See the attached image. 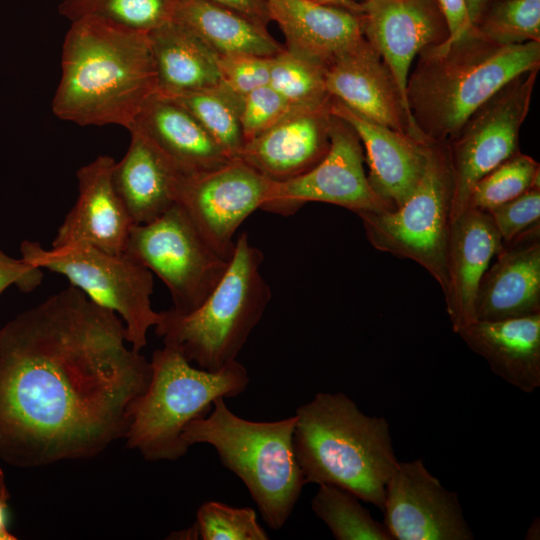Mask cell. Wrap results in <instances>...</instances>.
<instances>
[{
	"label": "cell",
	"mask_w": 540,
	"mask_h": 540,
	"mask_svg": "<svg viewBox=\"0 0 540 540\" xmlns=\"http://www.w3.org/2000/svg\"><path fill=\"white\" fill-rule=\"evenodd\" d=\"M151 364L120 317L70 285L0 330V459L29 468L125 437Z\"/></svg>",
	"instance_id": "obj_1"
},
{
	"label": "cell",
	"mask_w": 540,
	"mask_h": 540,
	"mask_svg": "<svg viewBox=\"0 0 540 540\" xmlns=\"http://www.w3.org/2000/svg\"><path fill=\"white\" fill-rule=\"evenodd\" d=\"M156 92L148 33L94 17L71 22L52 100L55 116L81 126L115 124L128 129Z\"/></svg>",
	"instance_id": "obj_2"
},
{
	"label": "cell",
	"mask_w": 540,
	"mask_h": 540,
	"mask_svg": "<svg viewBox=\"0 0 540 540\" xmlns=\"http://www.w3.org/2000/svg\"><path fill=\"white\" fill-rule=\"evenodd\" d=\"M409 73L406 100L427 143L447 144L466 120L518 75L540 67V42L497 43L472 25L422 49Z\"/></svg>",
	"instance_id": "obj_3"
},
{
	"label": "cell",
	"mask_w": 540,
	"mask_h": 540,
	"mask_svg": "<svg viewBox=\"0 0 540 540\" xmlns=\"http://www.w3.org/2000/svg\"><path fill=\"white\" fill-rule=\"evenodd\" d=\"M293 450L304 482L346 489L382 509L398 460L385 417L364 414L342 392H318L298 407Z\"/></svg>",
	"instance_id": "obj_4"
},
{
	"label": "cell",
	"mask_w": 540,
	"mask_h": 540,
	"mask_svg": "<svg viewBox=\"0 0 540 540\" xmlns=\"http://www.w3.org/2000/svg\"><path fill=\"white\" fill-rule=\"evenodd\" d=\"M295 424V415L272 422L246 420L217 398L210 414L185 426L182 438L189 447H214L222 465L245 484L266 524L278 530L305 485L293 450Z\"/></svg>",
	"instance_id": "obj_5"
},
{
	"label": "cell",
	"mask_w": 540,
	"mask_h": 540,
	"mask_svg": "<svg viewBox=\"0 0 540 540\" xmlns=\"http://www.w3.org/2000/svg\"><path fill=\"white\" fill-rule=\"evenodd\" d=\"M146 391L129 407L126 446L148 461H173L189 446L182 433L191 421L204 417L217 398L236 397L248 386L246 368L237 360L216 371L191 365L174 346L154 351Z\"/></svg>",
	"instance_id": "obj_6"
},
{
	"label": "cell",
	"mask_w": 540,
	"mask_h": 540,
	"mask_svg": "<svg viewBox=\"0 0 540 540\" xmlns=\"http://www.w3.org/2000/svg\"><path fill=\"white\" fill-rule=\"evenodd\" d=\"M262 262L263 253L243 232L235 240L228 268L214 290L189 313L171 308L160 311L156 334L189 362L208 371L237 360L271 299L260 270Z\"/></svg>",
	"instance_id": "obj_7"
},
{
	"label": "cell",
	"mask_w": 540,
	"mask_h": 540,
	"mask_svg": "<svg viewBox=\"0 0 540 540\" xmlns=\"http://www.w3.org/2000/svg\"><path fill=\"white\" fill-rule=\"evenodd\" d=\"M21 250L28 263L65 276L91 301L116 313L134 351L146 346L149 328L160 320L151 305L154 282L149 269L126 252L109 253L87 244L46 249L26 241Z\"/></svg>",
	"instance_id": "obj_8"
},
{
	"label": "cell",
	"mask_w": 540,
	"mask_h": 540,
	"mask_svg": "<svg viewBox=\"0 0 540 540\" xmlns=\"http://www.w3.org/2000/svg\"><path fill=\"white\" fill-rule=\"evenodd\" d=\"M453 178L445 144H428L418 185L397 209L359 212L367 240L377 250L410 259L446 286L445 255L452 222Z\"/></svg>",
	"instance_id": "obj_9"
},
{
	"label": "cell",
	"mask_w": 540,
	"mask_h": 540,
	"mask_svg": "<svg viewBox=\"0 0 540 540\" xmlns=\"http://www.w3.org/2000/svg\"><path fill=\"white\" fill-rule=\"evenodd\" d=\"M168 288L177 313L195 310L214 290L229 261L202 237L176 203L147 224L134 225L125 251Z\"/></svg>",
	"instance_id": "obj_10"
},
{
	"label": "cell",
	"mask_w": 540,
	"mask_h": 540,
	"mask_svg": "<svg viewBox=\"0 0 540 540\" xmlns=\"http://www.w3.org/2000/svg\"><path fill=\"white\" fill-rule=\"evenodd\" d=\"M539 69L526 71L498 90L446 146L453 178L452 218L467 207L472 187L519 152V133Z\"/></svg>",
	"instance_id": "obj_11"
},
{
	"label": "cell",
	"mask_w": 540,
	"mask_h": 540,
	"mask_svg": "<svg viewBox=\"0 0 540 540\" xmlns=\"http://www.w3.org/2000/svg\"><path fill=\"white\" fill-rule=\"evenodd\" d=\"M364 160L363 147L355 130L331 113L330 146L326 155L300 176L271 182L261 209L288 216L309 202H323L355 214L390 211L372 189Z\"/></svg>",
	"instance_id": "obj_12"
},
{
	"label": "cell",
	"mask_w": 540,
	"mask_h": 540,
	"mask_svg": "<svg viewBox=\"0 0 540 540\" xmlns=\"http://www.w3.org/2000/svg\"><path fill=\"white\" fill-rule=\"evenodd\" d=\"M271 182L239 158L195 174L181 175L176 203L206 242L225 260L234 251V235L254 211L261 209Z\"/></svg>",
	"instance_id": "obj_13"
},
{
	"label": "cell",
	"mask_w": 540,
	"mask_h": 540,
	"mask_svg": "<svg viewBox=\"0 0 540 540\" xmlns=\"http://www.w3.org/2000/svg\"><path fill=\"white\" fill-rule=\"evenodd\" d=\"M381 510L392 539H474L457 494L447 490L422 459L398 462Z\"/></svg>",
	"instance_id": "obj_14"
},
{
	"label": "cell",
	"mask_w": 540,
	"mask_h": 540,
	"mask_svg": "<svg viewBox=\"0 0 540 540\" xmlns=\"http://www.w3.org/2000/svg\"><path fill=\"white\" fill-rule=\"evenodd\" d=\"M328 94L362 116L426 143L379 53L363 37L326 65Z\"/></svg>",
	"instance_id": "obj_15"
},
{
	"label": "cell",
	"mask_w": 540,
	"mask_h": 540,
	"mask_svg": "<svg viewBox=\"0 0 540 540\" xmlns=\"http://www.w3.org/2000/svg\"><path fill=\"white\" fill-rule=\"evenodd\" d=\"M346 4L358 14L364 38L385 61L406 100L407 79L418 53L449 37L436 1L369 0Z\"/></svg>",
	"instance_id": "obj_16"
},
{
	"label": "cell",
	"mask_w": 540,
	"mask_h": 540,
	"mask_svg": "<svg viewBox=\"0 0 540 540\" xmlns=\"http://www.w3.org/2000/svg\"><path fill=\"white\" fill-rule=\"evenodd\" d=\"M330 120V102L295 107L274 126L245 142L237 158L272 182L300 176L326 155Z\"/></svg>",
	"instance_id": "obj_17"
},
{
	"label": "cell",
	"mask_w": 540,
	"mask_h": 540,
	"mask_svg": "<svg viewBox=\"0 0 540 540\" xmlns=\"http://www.w3.org/2000/svg\"><path fill=\"white\" fill-rule=\"evenodd\" d=\"M115 162L100 155L77 171L78 198L58 228L52 247L87 244L114 254L125 251L135 224L113 186Z\"/></svg>",
	"instance_id": "obj_18"
},
{
	"label": "cell",
	"mask_w": 540,
	"mask_h": 540,
	"mask_svg": "<svg viewBox=\"0 0 540 540\" xmlns=\"http://www.w3.org/2000/svg\"><path fill=\"white\" fill-rule=\"evenodd\" d=\"M330 112L357 133L368 164V181L389 210L412 194L425 171L428 144L374 122L331 97Z\"/></svg>",
	"instance_id": "obj_19"
},
{
	"label": "cell",
	"mask_w": 540,
	"mask_h": 540,
	"mask_svg": "<svg viewBox=\"0 0 540 540\" xmlns=\"http://www.w3.org/2000/svg\"><path fill=\"white\" fill-rule=\"evenodd\" d=\"M478 284L475 319L540 314V225L503 243Z\"/></svg>",
	"instance_id": "obj_20"
},
{
	"label": "cell",
	"mask_w": 540,
	"mask_h": 540,
	"mask_svg": "<svg viewBox=\"0 0 540 540\" xmlns=\"http://www.w3.org/2000/svg\"><path fill=\"white\" fill-rule=\"evenodd\" d=\"M503 246L502 238L487 211L467 206L452 218L446 255V312L452 330L475 319L478 284L494 256Z\"/></svg>",
	"instance_id": "obj_21"
},
{
	"label": "cell",
	"mask_w": 540,
	"mask_h": 540,
	"mask_svg": "<svg viewBox=\"0 0 540 540\" xmlns=\"http://www.w3.org/2000/svg\"><path fill=\"white\" fill-rule=\"evenodd\" d=\"M270 21L280 28L284 48L327 65L361 38L358 14L348 4L313 0H266Z\"/></svg>",
	"instance_id": "obj_22"
},
{
	"label": "cell",
	"mask_w": 540,
	"mask_h": 540,
	"mask_svg": "<svg viewBox=\"0 0 540 540\" xmlns=\"http://www.w3.org/2000/svg\"><path fill=\"white\" fill-rule=\"evenodd\" d=\"M456 334L508 384L524 393L540 386V314L496 321L476 319Z\"/></svg>",
	"instance_id": "obj_23"
},
{
	"label": "cell",
	"mask_w": 540,
	"mask_h": 540,
	"mask_svg": "<svg viewBox=\"0 0 540 540\" xmlns=\"http://www.w3.org/2000/svg\"><path fill=\"white\" fill-rule=\"evenodd\" d=\"M129 130L145 136L182 175L208 171L231 160L188 110L159 92L143 105Z\"/></svg>",
	"instance_id": "obj_24"
},
{
	"label": "cell",
	"mask_w": 540,
	"mask_h": 540,
	"mask_svg": "<svg viewBox=\"0 0 540 540\" xmlns=\"http://www.w3.org/2000/svg\"><path fill=\"white\" fill-rule=\"evenodd\" d=\"M129 132L128 150L115 162L112 182L134 224H147L176 204L182 174L140 132Z\"/></svg>",
	"instance_id": "obj_25"
},
{
	"label": "cell",
	"mask_w": 540,
	"mask_h": 540,
	"mask_svg": "<svg viewBox=\"0 0 540 540\" xmlns=\"http://www.w3.org/2000/svg\"><path fill=\"white\" fill-rule=\"evenodd\" d=\"M148 36L157 92L175 96L220 83L216 53L183 24L171 20Z\"/></svg>",
	"instance_id": "obj_26"
},
{
	"label": "cell",
	"mask_w": 540,
	"mask_h": 540,
	"mask_svg": "<svg viewBox=\"0 0 540 540\" xmlns=\"http://www.w3.org/2000/svg\"><path fill=\"white\" fill-rule=\"evenodd\" d=\"M173 20L189 28L217 55L272 57L284 48L267 26L210 0H179Z\"/></svg>",
	"instance_id": "obj_27"
},
{
	"label": "cell",
	"mask_w": 540,
	"mask_h": 540,
	"mask_svg": "<svg viewBox=\"0 0 540 540\" xmlns=\"http://www.w3.org/2000/svg\"><path fill=\"white\" fill-rule=\"evenodd\" d=\"M169 97L193 115L227 157H238L244 145L239 118L241 97L221 82Z\"/></svg>",
	"instance_id": "obj_28"
},
{
	"label": "cell",
	"mask_w": 540,
	"mask_h": 540,
	"mask_svg": "<svg viewBox=\"0 0 540 540\" xmlns=\"http://www.w3.org/2000/svg\"><path fill=\"white\" fill-rule=\"evenodd\" d=\"M311 509L337 540H392L383 522L375 520L350 491L321 484Z\"/></svg>",
	"instance_id": "obj_29"
},
{
	"label": "cell",
	"mask_w": 540,
	"mask_h": 540,
	"mask_svg": "<svg viewBox=\"0 0 540 540\" xmlns=\"http://www.w3.org/2000/svg\"><path fill=\"white\" fill-rule=\"evenodd\" d=\"M179 0H62L59 13L71 22L94 17L149 33L173 20Z\"/></svg>",
	"instance_id": "obj_30"
},
{
	"label": "cell",
	"mask_w": 540,
	"mask_h": 540,
	"mask_svg": "<svg viewBox=\"0 0 540 540\" xmlns=\"http://www.w3.org/2000/svg\"><path fill=\"white\" fill-rule=\"evenodd\" d=\"M326 65L285 48L270 58L269 85L294 107H315L331 100Z\"/></svg>",
	"instance_id": "obj_31"
},
{
	"label": "cell",
	"mask_w": 540,
	"mask_h": 540,
	"mask_svg": "<svg viewBox=\"0 0 540 540\" xmlns=\"http://www.w3.org/2000/svg\"><path fill=\"white\" fill-rule=\"evenodd\" d=\"M539 176V163L519 151L475 183L467 206L488 211L540 186Z\"/></svg>",
	"instance_id": "obj_32"
},
{
	"label": "cell",
	"mask_w": 540,
	"mask_h": 540,
	"mask_svg": "<svg viewBox=\"0 0 540 540\" xmlns=\"http://www.w3.org/2000/svg\"><path fill=\"white\" fill-rule=\"evenodd\" d=\"M474 26L503 45L540 42V0H491Z\"/></svg>",
	"instance_id": "obj_33"
},
{
	"label": "cell",
	"mask_w": 540,
	"mask_h": 540,
	"mask_svg": "<svg viewBox=\"0 0 540 540\" xmlns=\"http://www.w3.org/2000/svg\"><path fill=\"white\" fill-rule=\"evenodd\" d=\"M196 525L203 540H267L268 534L249 507L236 508L217 501L202 504Z\"/></svg>",
	"instance_id": "obj_34"
},
{
	"label": "cell",
	"mask_w": 540,
	"mask_h": 540,
	"mask_svg": "<svg viewBox=\"0 0 540 540\" xmlns=\"http://www.w3.org/2000/svg\"><path fill=\"white\" fill-rule=\"evenodd\" d=\"M293 108L269 84L241 97L239 118L244 143L274 126Z\"/></svg>",
	"instance_id": "obj_35"
},
{
	"label": "cell",
	"mask_w": 540,
	"mask_h": 540,
	"mask_svg": "<svg viewBox=\"0 0 540 540\" xmlns=\"http://www.w3.org/2000/svg\"><path fill=\"white\" fill-rule=\"evenodd\" d=\"M270 58L251 54L217 55L220 82L239 97L268 85Z\"/></svg>",
	"instance_id": "obj_36"
},
{
	"label": "cell",
	"mask_w": 540,
	"mask_h": 540,
	"mask_svg": "<svg viewBox=\"0 0 540 540\" xmlns=\"http://www.w3.org/2000/svg\"><path fill=\"white\" fill-rule=\"evenodd\" d=\"M487 212L503 243L509 242L528 229L540 225V186L532 187Z\"/></svg>",
	"instance_id": "obj_37"
},
{
	"label": "cell",
	"mask_w": 540,
	"mask_h": 540,
	"mask_svg": "<svg viewBox=\"0 0 540 540\" xmlns=\"http://www.w3.org/2000/svg\"><path fill=\"white\" fill-rule=\"evenodd\" d=\"M41 270L23 258L14 259L0 251V294L11 285L23 291L33 290L42 280Z\"/></svg>",
	"instance_id": "obj_38"
},
{
	"label": "cell",
	"mask_w": 540,
	"mask_h": 540,
	"mask_svg": "<svg viewBox=\"0 0 540 540\" xmlns=\"http://www.w3.org/2000/svg\"><path fill=\"white\" fill-rule=\"evenodd\" d=\"M442 12L448 30L449 37L454 38L473 24L470 21L466 0H435Z\"/></svg>",
	"instance_id": "obj_39"
},
{
	"label": "cell",
	"mask_w": 540,
	"mask_h": 540,
	"mask_svg": "<svg viewBox=\"0 0 540 540\" xmlns=\"http://www.w3.org/2000/svg\"><path fill=\"white\" fill-rule=\"evenodd\" d=\"M237 12L255 22L267 26L270 21L266 0H210Z\"/></svg>",
	"instance_id": "obj_40"
},
{
	"label": "cell",
	"mask_w": 540,
	"mask_h": 540,
	"mask_svg": "<svg viewBox=\"0 0 540 540\" xmlns=\"http://www.w3.org/2000/svg\"><path fill=\"white\" fill-rule=\"evenodd\" d=\"M490 1L491 0H466L469 18L473 25L477 22Z\"/></svg>",
	"instance_id": "obj_41"
},
{
	"label": "cell",
	"mask_w": 540,
	"mask_h": 540,
	"mask_svg": "<svg viewBox=\"0 0 540 540\" xmlns=\"http://www.w3.org/2000/svg\"><path fill=\"white\" fill-rule=\"evenodd\" d=\"M6 507L7 500H0V540H14L16 538L8 532L6 526Z\"/></svg>",
	"instance_id": "obj_42"
},
{
	"label": "cell",
	"mask_w": 540,
	"mask_h": 540,
	"mask_svg": "<svg viewBox=\"0 0 540 540\" xmlns=\"http://www.w3.org/2000/svg\"><path fill=\"white\" fill-rule=\"evenodd\" d=\"M526 539H539V519L531 524L527 530Z\"/></svg>",
	"instance_id": "obj_43"
},
{
	"label": "cell",
	"mask_w": 540,
	"mask_h": 540,
	"mask_svg": "<svg viewBox=\"0 0 540 540\" xmlns=\"http://www.w3.org/2000/svg\"><path fill=\"white\" fill-rule=\"evenodd\" d=\"M8 497L9 494L5 483L4 473L0 468V500H8Z\"/></svg>",
	"instance_id": "obj_44"
},
{
	"label": "cell",
	"mask_w": 540,
	"mask_h": 540,
	"mask_svg": "<svg viewBox=\"0 0 540 540\" xmlns=\"http://www.w3.org/2000/svg\"><path fill=\"white\" fill-rule=\"evenodd\" d=\"M313 1L318 2V3H323V4L340 5V4H345L348 2H357V1L363 2V1H369V0H313Z\"/></svg>",
	"instance_id": "obj_45"
}]
</instances>
